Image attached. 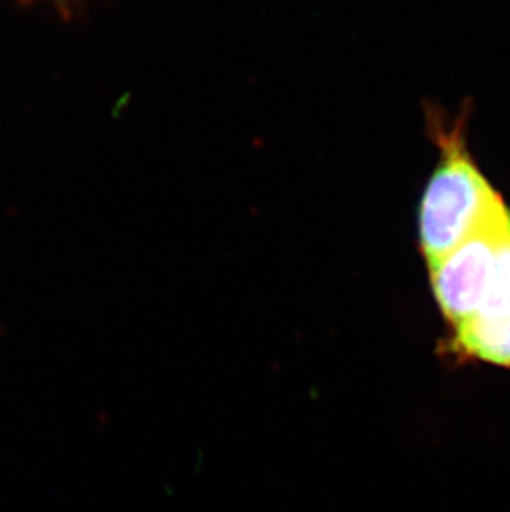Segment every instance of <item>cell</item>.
Here are the masks:
<instances>
[{"label": "cell", "mask_w": 510, "mask_h": 512, "mask_svg": "<svg viewBox=\"0 0 510 512\" xmlns=\"http://www.w3.org/2000/svg\"><path fill=\"white\" fill-rule=\"evenodd\" d=\"M454 347L467 357L510 368V229L479 309L454 329Z\"/></svg>", "instance_id": "obj_3"}, {"label": "cell", "mask_w": 510, "mask_h": 512, "mask_svg": "<svg viewBox=\"0 0 510 512\" xmlns=\"http://www.w3.org/2000/svg\"><path fill=\"white\" fill-rule=\"evenodd\" d=\"M509 229L510 211L501 201L459 246L429 264L434 297L453 329L479 309Z\"/></svg>", "instance_id": "obj_2"}, {"label": "cell", "mask_w": 510, "mask_h": 512, "mask_svg": "<svg viewBox=\"0 0 510 512\" xmlns=\"http://www.w3.org/2000/svg\"><path fill=\"white\" fill-rule=\"evenodd\" d=\"M443 156L419 206V247L429 264L459 246L502 198L484 178L458 131L439 133Z\"/></svg>", "instance_id": "obj_1"}]
</instances>
